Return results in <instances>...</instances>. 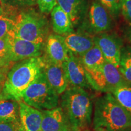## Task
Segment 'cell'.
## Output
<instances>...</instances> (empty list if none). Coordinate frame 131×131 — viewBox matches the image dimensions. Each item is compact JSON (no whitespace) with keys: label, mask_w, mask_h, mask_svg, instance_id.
<instances>
[{"label":"cell","mask_w":131,"mask_h":131,"mask_svg":"<svg viewBox=\"0 0 131 131\" xmlns=\"http://www.w3.org/2000/svg\"><path fill=\"white\" fill-rule=\"evenodd\" d=\"M22 101L38 110H50L58 107L59 95L50 86L42 71L24 91Z\"/></svg>","instance_id":"obj_5"},{"label":"cell","mask_w":131,"mask_h":131,"mask_svg":"<svg viewBox=\"0 0 131 131\" xmlns=\"http://www.w3.org/2000/svg\"><path fill=\"white\" fill-rule=\"evenodd\" d=\"M12 19L3 13H0V38L7 35L12 30Z\"/></svg>","instance_id":"obj_23"},{"label":"cell","mask_w":131,"mask_h":131,"mask_svg":"<svg viewBox=\"0 0 131 131\" xmlns=\"http://www.w3.org/2000/svg\"><path fill=\"white\" fill-rule=\"evenodd\" d=\"M60 104L72 131L84 130L91 124L92 102L84 88L68 87L61 94Z\"/></svg>","instance_id":"obj_3"},{"label":"cell","mask_w":131,"mask_h":131,"mask_svg":"<svg viewBox=\"0 0 131 131\" xmlns=\"http://www.w3.org/2000/svg\"><path fill=\"white\" fill-rule=\"evenodd\" d=\"M16 131H25V130H24V129L23 128V127L21 126V125H20L18 127V129H16Z\"/></svg>","instance_id":"obj_31"},{"label":"cell","mask_w":131,"mask_h":131,"mask_svg":"<svg viewBox=\"0 0 131 131\" xmlns=\"http://www.w3.org/2000/svg\"><path fill=\"white\" fill-rule=\"evenodd\" d=\"M63 65L70 86L84 89L91 88L87 79L86 70L79 57L69 51L68 58Z\"/></svg>","instance_id":"obj_9"},{"label":"cell","mask_w":131,"mask_h":131,"mask_svg":"<svg viewBox=\"0 0 131 131\" xmlns=\"http://www.w3.org/2000/svg\"><path fill=\"white\" fill-rule=\"evenodd\" d=\"M93 127L95 131H124L131 129V116L111 93L96 98Z\"/></svg>","instance_id":"obj_2"},{"label":"cell","mask_w":131,"mask_h":131,"mask_svg":"<svg viewBox=\"0 0 131 131\" xmlns=\"http://www.w3.org/2000/svg\"><path fill=\"white\" fill-rule=\"evenodd\" d=\"M68 49L66 46L64 36L49 35L46 40V60L58 65H63L68 57Z\"/></svg>","instance_id":"obj_12"},{"label":"cell","mask_w":131,"mask_h":131,"mask_svg":"<svg viewBox=\"0 0 131 131\" xmlns=\"http://www.w3.org/2000/svg\"><path fill=\"white\" fill-rule=\"evenodd\" d=\"M116 100L131 116V84L126 83L112 93Z\"/></svg>","instance_id":"obj_21"},{"label":"cell","mask_w":131,"mask_h":131,"mask_svg":"<svg viewBox=\"0 0 131 131\" xmlns=\"http://www.w3.org/2000/svg\"><path fill=\"white\" fill-rule=\"evenodd\" d=\"M20 125V122H0V131H16Z\"/></svg>","instance_id":"obj_27"},{"label":"cell","mask_w":131,"mask_h":131,"mask_svg":"<svg viewBox=\"0 0 131 131\" xmlns=\"http://www.w3.org/2000/svg\"><path fill=\"white\" fill-rule=\"evenodd\" d=\"M41 111L19 101V119L25 131H41Z\"/></svg>","instance_id":"obj_15"},{"label":"cell","mask_w":131,"mask_h":131,"mask_svg":"<svg viewBox=\"0 0 131 131\" xmlns=\"http://www.w3.org/2000/svg\"><path fill=\"white\" fill-rule=\"evenodd\" d=\"M4 1V4L15 6L16 4H24V0H1Z\"/></svg>","instance_id":"obj_30"},{"label":"cell","mask_w":131,"mask_h":131,"mask_svg":"<svg viewBox=\"0 0 131 131\" xmlns=\"http://www.w3.org/2000/svg\"><path fill=\"white\" fill-rule=\"evenodd\" d=\"M101 4L105 7L108 12L114 17H117L120 13L119 0H99Z\"/></svg>","instance_id":"obj_24"},{"label":"cell","mask_w":131,"mask_h":131,"mask_svg":"<svg viewBox=\"0 0 131 131\" xmlns=\"http://www.w3.org/2000/svg\"><path fill=\"white\" fill-rule=\"evenodd\" d=\"M11 66L5 67V68H0V95L2 93L3 88H4L5 82H6V78L8 72L9 71Z\"/></svg>","instance_id":"obj_28"},{"label":"cell","mask_w":131,"mask_h":131,"mask_svg":"<svg viewBox=\"0 0 131 131\" xmlns=\"http://www.w3.org/2000/svg\"><path fill=\"white\" fill-rule=\"evenodd\" d=\"M19 102L9 98H0V122H18Z\"/></svg>","instance_id":"obj_18"},{"label":"cell","mask_w":131,"mask_h":131,"mask_svg":"<svg viewBox=\"0 0 131 131\" xmlns=\"http://www.w3.org/2000/svg\"><path fill=\"white\" fill-rule=\"evenodd\" d=\"M0 13H1V10H0Z\"/></svg>","instance_id":"obj_33"},{"label":"cell","mask_w":131,"mask_h":131,"mask_svg":"<svg viewBox=\"0 0 131 131\" xmlns=\"http://www.w3.org/2000/svg\"><path fill=\"white\" fill-rule=\"evenodd\" d=\"M10 60L7 37L0 38V68L11 66L14 64Z\"/></svg>","instance_id":"obj_22"},{"label":"cell","mask_w":131,"mask_h":131,"mask_svg":"<svg viewBox=\"0 0 131 131\" xmlns=\"http://www.w3.org/2000/svg\"><path fill=\"white\" fill-rule=\"evenodd\" d=\"M57 5L68 15L73 25L81 19L85 10V0H57Z\"/></svg>","instance_id":"obj_17"},{"label":"cell","mask_w":131,"mask_h":131,"mask_svg":"<svg viewBox=\"0 0 131 131\" xmlns=\"http://www.w3.org/2000/svg\"><path fill=\"white\" fill-rule=\"evenodd\" d=\"M89 23L90 30L97 34L107 32L112 26L111 14L98 0L93 1L90 7Z\"/></svg>","instance_id":"obj_10"},{"label":"cell","mask_w":131,"mask_h":131,"mask_svg":"<svg viewBox=\"0 0 131 131\" xmlns=\"http://www.w3.org/2000/svg\"><path fill=\"white\" fill-rule=\"evenodd\" d=\"M94 43L101 50L106 61L118 68L122 48V41L114 34L101 33L94 37Z\"/></svg>","instance_id":"obj_8"},{"label":"cell","mask_w":131,"mask_h":131,"mask_svg":"<svg viewBox=\"0 0 131 131\" xmlns=\"http://www.w3.org/2000/svg\"><path fill=\"white\" fill-rule=\"evenodd\" d=\"M41 112V131H72L61 107Z\"/></svg>","instance_id":"obj_13"},{"label":"cell","mask_w":131,"mask_h":131,"mask_svg":"<svg viewBox=\"0 0 131 131\" xmlns=\"http://www.w3.org/2000/svg\"><path fill=\"white\" fill-rule=\"evenodd\" d=\"M7 37L10 60L12 63L33 57L41 56L44 44H37L22 40L10 32Z\"/></svg>","instance_id":"obj_7"},{"label":"cell","mask_w":131,"mask_h":131,"mask_svg":"<svg viewBox=\"0 0 131 131\" xmlns=\"http://www.w3.org/2000/svg\"><path fill=\"white\" fill-rule=\"evenodd\" d=\"M64 38L69 51L79 57L95 45L94 37L86 34L73 32L64 36Z\"/></svg>","instance_id":"obj_14"},{"label":"cell","mask_w":131,"mask_h":131,"mask_svg":"<svg viewBox=\"0 0 131 131\" xmlns=\"http://www.w3.org/2000/svg\"><path fill=\"white\" fill-rule=\"evenodd\" d=\"M52 27L57 35L65 36L73 32V24L68 14L58 5L51 11Z\"/></svg>","instance_id":"obj_16"},{"label":"cell","mask_w":131,"mask_h":131,"mask_svg":"<svg viewBox=\"0 0 131 131\" xmlns=\"http://www.w3.org/2000/svg\"><path fill=\"white\" fill-rule=\"evenodd\" d=\"M78 131H89V130H87V129H84V130H78Z\"/></svg>","instance_id":"obj_32"},{"label":"cell","mask_w":131,"mask_h":131,"mask_svg":"<svg viewBox=\"0 0 131 131\" xmlns=\"http://www.w3.org/2000/svg\"><path fill=\"white\" fill-rule=\"evenodd\" d=\"M10 33L16 37L37 44H44L48 37L49 24L45 16L35 11H22L12 18Z\"/></svg>","instance_id":"obj_4"},{"label":"cell","mask_w":131,"mask_h":131,"mask_svg":"<svg viewBox=\"0 0 131 131\" xmlns=\"http://www.w3.org/2000/svg\"><path fill=\"white\" fill-rule=\"evenodd\" d=\"M120 12L131 26V0H119Z\"/></svg>","instance_id":"obj_25"},{"label":"cell","mask_w":131,"mask_h":131,"mask_svg":"<svg viewBox=\"0 0 131 131\" xmlns=\"http://www.w3.org/2000/svg\"><path fill=\"white\" fill-rule=\"evenodd\" d=\"M118 69L123 77L127 83L131 84V47H122Z\"/></svg>","instance_id":"obj_20"},{"label":"cell","mask_w":131,"mask_h":131,"mask_svg":"<svg viewBox=\"0 0 131 131\" xmlns=\"http://www.w3.org/2000/svg\"><path fill=\"white\" fill-rule=\"evenodd\" d=\"M44 64L41 56L15 63L8 72L0 98L22 101L23 94L42 72Z\"/></svg>","instance_id":"obj_1"},{"label":"cell","mask_w":131,"mask_h":131,"mask_svg":"<svg viewBox=\"0 0 131 131\" xmlns=\"http://www.w3.org/2000/svg\"><path fill=\"white\" fill-rule=\"evenodd\" d=\"M44 59L42 72L47 82L59 95L69 87V83L63 65H58Z\"/></svg>","instance_id":"obj_11"},{"label":"cell","mask_w":131,"mask_h":131,"mask_svg":"<svg viewBox=\"0 0 131 131\" xmlns=\"http://www.w3.org/2000/svg\"><path fill=\"white\" fill-rule=\"evenodd\" d=\"M39 9L42 13L48 14L57 4V0H37Z\"/></svg>","instance_id":"obj_26"},{"label":"cell","mask_w":131,"mask_h":131,"mask_svg":"<svg viewBox=\"0 0 131 131\" xmlns=\"http://www.w3.org/2000/svg\"><path fill=\"white\" fill-rule=\"evenodd\" d=\"M124 36H125L126 39L128 41L129 46L131 47V26H127L124 29Z\"/></svg>","instance_id":"obj_29"},{"label":"cell","mask_w":131,"mask_h":131,"mask_svg":"<svg viewBox=\"0 0 131 131\" xmlns=\"http://www.w3.org/2000/svg\"><path fill=\"white\" fill-rule=\"evenodd\" d=\"M0 1H1V0H0Z\"/></svg>","instance_id":"obj_34"},{"label":"cell","mask_w":131,"mask_h":131,"mask_svg":"<svg viewBox=\"0 0 131 131\" xmlns=\"http://www.w3.org/2000/svg\"><path fill=\"white\" fill-rule=\"evenodd\" d=\"M80 58L86 72L98 69L106 61L101 50L95 45Z\"/></svg>","instance_id":"obj_19"},{"label":"cell","mask_w":131,"mask_h":131,"mask_svg":"<svg viewBox=\"0 0 131 131\" xmlns=\"http://www.w3.org/2000/svg\"><path fill=\"white\" fill-rule=\"evenodd\" d=\"M86 72L90 87L103 92L112 94L118 87L127 83L118 68L106 61L98 69Z\"/></svg>","instance_id":"obj_6"}]
</instances>
